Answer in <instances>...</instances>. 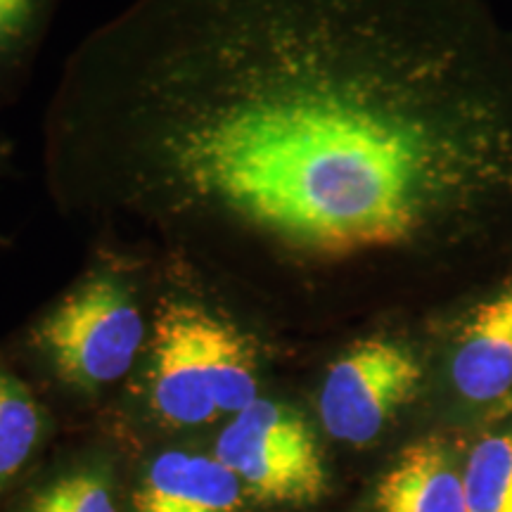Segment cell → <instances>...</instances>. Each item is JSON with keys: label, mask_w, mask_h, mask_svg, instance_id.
<instances>
[{"label": "cell", "mask_w": 512, "mask_h": 512, "mask_svg": "<svg viewBox=\"0 0 512 512\" xmlns=\"http://www.w3.org/2000/svg\"><path fill=\"white\" fill-rule=\"evenodd\" d=\"M446 384L470 411L512 406V273L460 313L446 347Z\"/></svg>", "instance_id": "6"}, {"label": "cell", "mask_w": 512, "mask_h": 512, "mask_svg": "<svg viewBox=\"0 0 512 512\" xmlns=\"http://www.w3.org/2000/svg\"><path fill=\"white\" fill-rule=\"evenodd\" d=\"M375 512H467L463 465L451 446L425 437L406 446L375 491Z\"/></svg>", "instance_id": "8"}, {"label": "cell", "mask_w": 512, "mask_h": 512, "mask_svg": "<svg viewBox=\"0 0 512 512\" xmlns=\"http://www.w3.org/2000/svg\"><path fill=\"white\" fill-rule=\"evenodd\" d=\"M425 366L411 344L399 337L356 339L325 370L318 415L332 439L368 446L418 399Z\"/></svg>", "instance_id": "5"}, {"label": "cell", "mask_w": 512, "mask_h": 512, "mask_svg": "<svg viewBox=\"0 0 512 512\" xmlns=\"http://www.w3.org/2000/svg\"><path fill=\"white\" fill-rule=\"evenodd\" d=\"M145 335L143 311L126 280L98 271L50 309L34 342L62 382L93 392L128 375Z\"/></svg>", "instance_id": "3"}, {"label": "cell", "mask_w": 512, "mask_h": 512, "mask_svg": "<svg viewBox=\"0 0 512 512\" xmlns=\"http://www.w3.org/2000/svg\"><path fill=\"white\" fill-rule=\"evenodd\" d=\"M259 399L256 349L245 332L195 299H162L152 328L150 403L176 427L238 415Z\"/></svg>", "instance_id": "2"}, {"label": "cell", "mask_w": 512, "mask_h": 512, "mask_svg": "<svg viewBox=\"0 0 512 512\" xmlns=\"http://www.w3.org/2000/svg\"><path fill=\"white\" fill-rule=\"evenodd\" d=\"M245 489L219 458L166 451L136 491V512H240Z\"/></svg>", "instance_id": "7"}, {"label": "cell", "mask_w": 512, "mask_h": 512, "mask_svg": "<svg viewBox=\"0 0 512 512\" xmlns=\"http://www.w3.org/2000/svg\"><path fill=\"white\" fill-rule=\"evenodd\" d=\"M46 5L48 0H0V60L27 46Z\"/></svg>", "instance_id": "12"}, {"label": "cell", "mask_w": 512, "mask_h": 512, "mask_svg": "<svg viewBox=\"0 0 512 512\" xmlns=\"http://www.w3.org/2000/svg\"><path fill=\"white\" fill-rule=\"evenodd\" d=\"M24 512H117V503L105 479L79 472L46 486Z\"/></svg>", "instance_id": "11"}, {"label": "cell", "mask_w": 512, "mask_h": 512, "mask_svg": "<svg viewBox=\"0 0 512 512\" xmlns=\"http://www.w3.org/2000/svg\"><path fill=\"white\" fill-rule=\"evenodd\" d=\"M216 458L264 503L306 505L328 489L316 434L302 413L280 401L259 396L233 415L216 439Z\"/></svg>", "instance_id": "4"}, {"label": "cell", "mask_w": 512, "mask_h": 512, "mask_svg": "<svg viewBox=\"0 0 512 512\" xmlns=\"http://www.w3.org/2000/svg\"><path fill=\"white\" fill-rule=\"evenodd\" d=\"M467 512H512V427L486 432L463 463Z\"/></svg>", "instance_id": "9"}, {"label": "cell", "mask_w": 512, "mask_h": 512, "mask_svg": "<svg viewBox=\"0 0 512 512\" xmlns=\"http://www.w3.org/2000/svg\"><path fill=\"white\" fill-rule=\"evenodd\" d=\"M41 408L15 375L0 368V482L15 477L41 439Z\"/></svg>", "instance_id": "10"}, {"label": "cell", "mask_w": 512, "mask_h": 512, "mask_svg": "<svg viewBox=\"0 0 512 512\" xmlns=\"http://www.w3.org/2000/svg\"><path fill=\"white\" fill-rule=\"evenodd\" d=\"M64 219L316 297L512 273V36L477 0H131L64 64Z\"/></svg>", "instance_id": "1"}]
</instances>
